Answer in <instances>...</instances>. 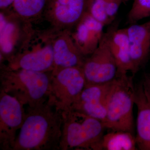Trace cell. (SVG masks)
<instances>
[{
    "instance_id": "6da1fadb",
    "label": "cell",
    "mask_w": 150,
    "mask_h": 150,
    "mask_svg": "<svg viewBox=\"0 0 150 150\" xmlns=\"http://www.w3.org/2000/svg\"><path fill=\"white\" fill-rule=\"evenodd\" d=\"M63 121L62 111L48 100L28 108L13 150H60Z\"/></svg>"
},
{
    "instance_id": "7a4b0ae2",
    "label": "cell",
    "mask_w": 150,
    "mask_h": 150,
    "mask_svg": "<svg viewBox=\"0 0 150 150\" xmlns=\"http://www.w3.org/2000/svg\"><path fill=\"white\" fill-rule=\"evenodd\" d=\"M51 74L5 69L1 73V90L16 98L28 108L35 107L48 100Z\"/></svg>"
},
{
    "instance_id": "3957f363",
    "label": "cell",
    "mask_w": 150,
    "mask_h": 150,
    "mask_svg": "<svg viewBox=\"0 0 150 150\" xmlns=\"http://www.w3.org/2000/svg\"><path fill=\"white\" fill-rule=\"evenodd\" d=\"M62 115L60 150H96L105 129L102 121L74 110Z\"/></svg>"
},
{
    "instance_id": "277c9868",
    "label": "cell",
    "mask_w": 150,
    "mask_h": 150,
    "mask_svg": "<svg viewBox=\"0 0 150 150\" xmlns=\"http://www.w3.org/2000/svg\"><path fill=\"white\" fill-rule=\"evenodd\" d=\"M135 91L132 77L117 75L108 96L106 116L103 122L105 129L134 133Z\"/></svg>"
},
{
    "instance_id": "5b68a950",
    "label": "cell",
    "mask_w": 150,
    "mask_h": 150,
    "mask_svg": "<svg viewBox=\"0 0 150 150\" xmlns=\"http://www.w3.org/2000/svg\"><path fill=\"white\" fill-rule=\"evenodd\" d=\"M86 85L82 67L55 69L51 74L48 101L62 112L69 111Z\"/></svg>"
},
{
    "instance_id": "8992f818",
    "label": "cell",
    "mask_w": 150,
    "mask_h": 150,
    "mask_svg": "<svg viewBox=\"0 0 150 150\" xmlns=\"http://www.w3.org/2000/svg\"><path fill=\"white\" fill-rule=\"evenodd\" d=\"M114 25L113 22L103 33L96 49L85 60L82 68L86 85L106 83L117 76V65L109 44V37Z\"/></svg>"
},
{
    "instance_id": "52a82bcc",
    "label": "cell",
    "mask_w": 150,
    "mask_h": 150,
    "mask_svg": "<svg viewBox=\"0 0 150 150\" xmlns=\"http://www.w3.org/2000/svg\"><path fill=\"white\" fill-rule=\"evenodd\" d=\"M26 116L24 105L15 97L1 90L0 144L4 150H13L16 133Z\"/></svg>"
},
{
    "instance_id": "ba28073f",
    "label": "cell",
    "mask_w": 150,
    "mask_h": 150,
    "mask_svg": "<svg viewBox=\"0 0 150 150\" xmlns=\"http://www.w3.org/2000/svg\"><path fill=\"white\" fill-rule=\"evenodd\" d=\"M114 80L106 83L86 85L71 110L81 112L103 122L107 112L108 96Z\"/></svg>"
},
{
    "instance_id": "9c48e42d",
    "label": "cell",
    "mask_w": 150,
    "mask_h": 150,
    "mask_svg": "<svg viewBox=\"0 0 150 150\" xmlns=\"http://www.w3.org/2000/svg\"><path fill=\"white\" fill-rule=\"evenodd\" d=\"M104 25L87 12L76 26L72 37L84 56H90L96 49L103 35Z\"/></svg>"
},
{
    "instance_id": "30bf717a",
    "label": "cell",
    "mask_w": 150,
    "mask_h": 150,
    "mask_svg": "<svg viewBox=\"0 0 150 150\" xmlns=\"http://www.w3.org/2000/svg\"><path fill=\"white\" fill-rule=\"evenodd\" d=\"M134 75L147 62L150 55V21L126 28Z\"/></svg>"
},
{
    "instance_id": "8fae6325",
    "label": "cell",
    "mask_w": 150,
    "mask_h": 150,
    "mask_svg": "<svg viewBox=\"0 0 150 150\" xmlns=\"http://www.w3.org/2000/svg\"><path fill=\"white\" fill-rule=\"evenodd\" d=\"M88 0H55L48 15L54 25L76 26L87 12Z\"/></svg>"
},
{
    "instance_id": "7c38bea8",
    "label": "cell",
    "mask_w": 150,
    "mask_h": 150,
    "mask_svg": "<svg viewBox=\"0 0 150 150\" xmlns=\"http://www.w3.org/2000/svg\"><path fill=\"white\" fill-rule=\"evenodd\" d=\"M54 51L52 44L22 54L11 61L6 69H19L38 72L52 71L54 70Z\"/></svg>"
},
{
    "instance_id": "4fadbf2b",
    "label": "cell",
    "mask_w": 150,
    "mask_h": 150,
    "mask_svg": "<svg viewBox=\"0 0 150 150\" xmlns=\"http://www.w3.org/2000/svg\"><path fill=\"white\" fill-rule=\"evenodd\" d=\"M54 51V69L82 67L85 57L75 43L72 36L67 33L56 38L52 44Z\"/></svg>"
},
{
    "instance_id": "5bb4252c",
    "label": "cell",
    "mask_w": 150,
    "mask_h": 150,
    "mask_svg": "<svg viewBox=\"0 0 150 150\" xmlns=\"http://www.w3.org/2000/svg\"><path fill=\"white\" fill-rule=\"evenodd\" d=\"M134 103L137 108V148L150 150V103L146 96L142 82L135 87Z\"/></svg>"
},
{
    "instance_id": "9a60e30c",
    "label": "cell",
    "mask_w": 150,
    "mask_h": 150,
    "mask_svg": "<svg viewBox=\"0 0 150 150\" xmlns=\"http://www.w3.org/2000/svg\"><path fill=\"white\" fill-rule=\"evenodd\" d=\"M118 27V22H115L109 40L110 49L117 65V74H127L131 72L134 75L127 30L119 29Z\"/></svg>"
},
{
    "instance_id": "2e32d148",
    "label": "cell",
    "mask_w": 150,
    "mask_h": 150,
    "mask_svg": "<svg viewBox=\"0 0 150 150\" xmlns=\"http://www.w3.org/2000/svg\"><path fill=\"white\" fill-rule=\"evenodd\" d=\"M123 0H88L87 13L104 26L110 25Z\"/></svg>"
},
{
    "instance_id": "e0dca14e",
    "label": "cell",
    "mask_w": 150,
    "mask_h": 150,
    "mask_svg": "<svg viewBox=\"0 0 150 150\" xmlns=\"http://www.w3.org/2000/svg\"><path fill=\"white\" fill-rule=\"evenodd\" d=\"M136 137L128 131H112L103 135L96 150H137Z\"/></svg>"
},
{
    "instance_id": "ac0fdd59",
    "label": "cell",
    "mask_w": 150,
    "mask_h": 150,
    "mask_svg": "<svg viewBox=\"0 0 150 150\" xmlns=\"http://www.w3.org/2000/svg\"><path fill=\"white\" fill-rule=\"evenodd\" d=\"M46 0H15V11L25 18L34 17L41 12L46 4Z\"/></svg>"
},
{
    "instance_id": "d6986e66",
    "label": "cell",
    "mask_w": 150,
    "mask_h": 150,
    "mask_svg": "<svg viewBox=\"0 0 150 150\" xmlns=\"http://www.w3.org/2000/svg\"><path fill=\"white\" fill-rule=\"evenodd\" d=\"M150 16V0H134L127 16V23L135 24Z\"/></svg>"
},
{
    "instance_id": "ffe728a7",
    "label": "cell",
    "mask_w": 150,
    "mask_h": 150,
    "mask_svg": "<svg viewBox=\"0 0 150 150\" xmlns=\"http://www.w3.org/2000/svg\"><path fill=\"white\" fill-rule=\"evenodd\" d=\"M146 96L150 103V76L149 74L145 75L142 81Z\"/></svg>"
},
{
    "instance_id": "44dd1931",
    "label": "cell",
    "mask_w": 150,
    "mask_h": 150,
    "mask_svg": "<svg viewBox=\"0 0 150 150\" xmlns=\"http://www.w3.org/2000/svg\"><path fill=\"white\" fill-rule=\"evenodd\" d=\"M15 0H0L1 8H5L11 4H13Z\"/></svg>"
},
{
    "instance_id": "7402d4cb",
    "label": "cell",
    "mask_w": 150,
    "mask_h": 150,
    "mask_svg": "<svg viewBox=\"0 0 150 150\" xmlns=\"http://www.w3.org/2000/svg\"></svg>"
}]
</instances>
